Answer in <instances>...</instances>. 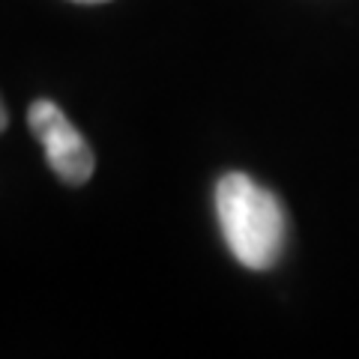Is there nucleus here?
<instances>
[{
  "instance_id": "obj_3",
  "label": "nucleus",
  "mask_w": 359,
  "mask_h": 359,
  "mask_svg": "<svg viewBox=\"0 0 359 359\" xmlns=\"http://www.w3.org/2000/svg\"><path fill=\"white\" fill-rule=\"evenodd\" d=\"M9 126V114H6V105H4V99H0V132H4Z\"/></svg>"
},
{
  "instance_id": "obj_2",
  "label": "nucleus",
  "mask_w": 359,
  "mask_h": 359,
  "mask_svg": "<svg viewBox=\"0 0 359 359\" xmlns=\"http://www.w3.org/2000/svg\"><path fill=\"white\" fill-rule=\"evenodd\" d=\"M27 126L33 138L42 144L45 159H48L51 171L57 174L63 183L81 186L96 171V159L84 135L72 126V120L51 102V99H36L27 111Z\"/></svg>"
},
{
  "instance_id": "obj_4",
  "label": "nucleus",
  "mask_w": 359,
  "mask_h": 359,
  "mask_svg": "<svg viewBox=\"0 0 359 359\" xmlns=\"http://www.w3.org/2000/svg\"><path fill=\"white\" fill-rule=\"evenodd\" d=\"M78 4H105V0H78Z\"/></svg>"
},
{
  "instance_id": "obj_1",
  "label": "nucleus",
  "mask_w": 359,
  "mask_h": 359,
  "mask_svg": "<svg viewBox=\"0 0 359 359\" xmlns=\"http://www.w3.org/2000/svg\"><path fill=\"white\" fill-rule=\"evenodd\" d=\"M216 216L231 255L255 273L273 269L287 245V212L282 198L249 174L231 171L216 183Z\"/></svg>"
}]
</instances>
